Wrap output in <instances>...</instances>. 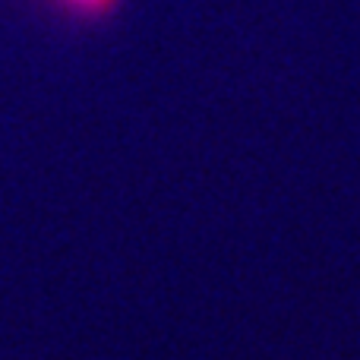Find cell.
Segmentation results:
<instances>
[{
    "mask_svg": "<svg viewBox=\"0 0 360 360\" xmlns=\"http://www.w3.org/2000/svg\"><path fill=\"white\" fill-rule=\"evenodd\" d=\"M48 4L76 22H105L124 6V0H48Z\"/></svg>",
    "mask_w": 360,
    "mask_h": 360,
    "instance_id": "6da1fadb",
    "label": "cell"
}]
</instances>
